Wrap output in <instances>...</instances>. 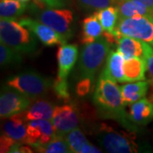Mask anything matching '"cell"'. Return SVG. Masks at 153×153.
<instances>
[{
	"instance_id": "obj_29",
	"label": "cell",
	"mask_w": 153,
	"mask_h": 153,
	"mask_svg": "<svg viewBox=\"0 0 153 153\" xmlns=\"http://www.w3.org/2000/svg\"><path fill=\"white\" fill-rule=\"evenodd\" d=\"M80 4L87 8L101 10L109 6L116 5L117 0H78Z\"/></svg>"
},
{
	"instance_id": "obj_25",
	"label": "cell",
	"mask_w": 153,
	"mask_h": 153,
	"mask_svg": "<svg viewBox=\"0 0 153 153\" xmlns=\"http://www.w3.org/2000/svg\"><path fill=\"white\" fill-rule=\"evenodd\" d=\"M36 152L44 153H70L71 152L70 146L66 141V138L55 134L53 140L45 145L34 148Z\"/></svg>"
},
{
	"instance_id": "obj_3",
	"label": "cell",
	"mask_w": 153,
	"mask_h": 153,
	"mask_svg": "<svg viewBox=\"0 0 153 153\" xmlns=\"http://www.w3.org/2000/svg\"><path fill=\"white\" fill-rule=\"evenodd\" d=\"M109 52L110 44L104 38H100L93 43L85 44L78 59L77 71L79 78L89 77L94 80Z\"/></svg>"
},
{
	"instance_id": "obj_7",
	"label": "cell",
	"mask_w": 153,
	"mask_h": 153,
	"mask_svg": "<svg viewBox=\"0 0 153 153\" xmlns=\"http://www.w3.org/2000/svg\"><path fill=\"white\" fill-rule=\"evenodd\" d=\"M38 21L55 30L68 40L73 35L74 17L69 10L61 8H48L38 12Z\"/></svg>"
},
{
	"instance_id": "obj_8",
	"label": "cell",
	"mask_w": 153,
	"mask_h": 153,
	"mask_svg": "<svg viewBox=\"0 0 153 153\" xmlns=\"http://www.w3.org/2000/svg\"><path fill=\"white\" fill-rule=\"evenodd\" d=\"M8 86V85H7ZM33 100L16 89L4 87L0 95V116L2 118H8L11 116L26 111Z\"/></svg>"
},
{
	"instance_id": "obj_19",
	"label": "cell",
	"mask_w": 153,
	"mask_h": 153,
	"mask_svg": "<svg viewBox=\"0 0 153 153\" xmlns=\"http://www.w3.org/2000/svg\"><path fill=\"white\" fill-rule=\"evenodd\" d=\"M115 6L118 10L119 18H131L140 16H153L152 10L135 0H117Z\"/></svg>"
},
{
	"instance_id": "obj_6",
	"label": "cell",
	"mask_w": 153,
	"mask_h": 153,
	"mask_svg": "<svg viewBox=\"0 0 153 153\" xmlns=\"http://www.w3.org/2000/svg\"><path fill=\"white\" fill-rule=\"evenodd\" d=\"M115 30L119 38L128 36L153 46V16H140L119 18Z\"/></svg>"
},
{
	"instance_id": "obj_1",
	"label": "cell",
	"mask_w": 153,
	"mask_h": 153,
	"mask_svg": "<svg viewBox=\"0 0 153 153\" xmlns=\"http://www.w3.org/2000/svg\"><path fill=\"white\" fill-rule=\"evenodd\" d=\"M93 100L99 114L102 117L118 122L128 131H134L136 128L125 111L126 105L123 100L120 87L103 72L99 77Z\"/></svg>"
},
{
	"instance_id": "obj_11",
	"label": "cell",
	"mask_w": 153,
	"mask_h": 153,
	"mask_svg": "<svg viewBox=\"0 0 153 153\" xmlns=\"http://www.w3.org/2000/svg\"><path fill=\"white\" fill-rule=\"evenodd\" d=\"M55 136V129L52 122L45 119H37L27 122V137L26 145L33 148L49 142Z\"/></svg>"
},
{
	"instance_id": "obj_12",
	"label": "cell",
	"mask_w": 153,
	"mask_h": 153,
	"mask_svg": "<svg viewBox=\"0 0 153 153\" xmlns=\"http://www.w3.org/2000/svg\"><path fill=\"white\" fill-rule=\"evenodd\" d=\"M103 27V38L110 44H117L119 36L116 32V27L119 20V12L116 6H109L101 10H98L94 13Z\"/></svg>"
},
{
	"instance_id": "obj_22",
	"label": "cell",
	"mask_w": 153,
	"mask_h": 153,
	"mask_svg": "<svg viewBox=\"0 0 153 153\" xmlns=\"http://www.w3.org/2000/svg\"><path fill=\"white\" fill-rule=\"evenodd\" d=\"M55 106L50 102L44 100H38L33 105H31L27 109L24 111L27 121L45 119L52 120Z\"/></svg>"
},
{
	"instance_id": "obj_18",
	"label": "cell",
	"mask_w": 153,
	"mask_h": 153,
	"mask_svg": "<svg viewBox=\"0 0 153 153\" xmlns=\"http://www.w3.org/2000/svg\"><path fill=\"white\" fill-rule=\"evenodd\" d=\"M64 137L66 138L71 152L73 153H100L101 151L90 144L84 134L79 128H74L68 132Z\"/></svg>"
},
{
	"instance_id": "obj_21",
	"label": "cell",
	"mask_w": 153,
	"mask_h": 153,
	"mask_svg": "<svg viewBox=\"0 0 153 153\" xmlns=\"http://www.w3.org/2000/svg\"><path fill=\"white\" fill-rule=\"evenodd\" d=\"M103 33V27L97 16L94 13L93 15L86 17L82 21V35L81 43L88 44L93 43L100 38Z\"/></svg>"
},
{
	"instance_id": "obj_10",
	"label": "cell",
	"mask_w": 153,
	"mask_h": 153,
	"mask_svg": "<svg viewBox=\"0 0 153 153\" xmlns=\"http://www.w3.org/2000/svg\"><path fill=\"white\" fill-rule=\"evenodd\" d=\"M19 22L22 26L29 29L45 46L62 45L67 42L66 38L61 36L60 33L38 20H34L29 17H23L19 20Z\"/></svg>"
},
{
	"instance_id": "obj_33",
	"label": "cell",
	"mask_w": 153,
	"mask_h": 153,
	"mask_svg": "<svg viewBox=\"0 0 153 153\" xmlns=\"http://www.w3.org/2000/svg\"><path fill=\"white\" fill-rule=\"evenodd\" d=\"M135 1H138L143 4H145L151 10L153 11V0H135Z\"/></svg>"
},
{
	"instance_id": "obj_34",
	"label": "cell",
	"mask_w": 153,
	"mask_h": 153,
	"mask_svg": "<svg viewBox=\"0 0 153 153\" xmlns=\"http://www.w3.org/2000/svg\"><path fill=\"white\" fill-rule=\"evenodd\" d=\"M20 1H22V2H27L28 0H20Z\"/></svg>"
},
{
	"instance_id": "obj_32",
	"label": "cell",
	"mask_w": 153,
	"mask_h": 153,
	"mask_svg": "<svg viewBox=\"0 0 153 153\" xmlns=\"http://www.w3.org/2000/svg\"><path fill=\"white\" fill-rule=\"evenodd\" d=\"M13 139H11L10 137L7 136L4 134H2L1 140H0V152L2 153L10 152L11 149L13 146L16 144Z\"/></svg>"
},
{
	"instance_id": "obj_2",
	"label": "cell",
	"mask_w": 153,
	"mask_h": 153,
	"mask_svg": "<svg viewBox=\"0 0 153 153\" xmlns=\"http://www.w3.org/2000/svg\"><path fill=\"white\" fill-rule=\"evenodd\" d=\"M0 39L1 43L22 54L33 53L38 46L35 35L16 19H1Z\"/></svg>"
},
{
	"instance_id": "obj_26",
	"label": "cell",
	"mask_w": 153,
	"mask_h": 153,
	"mask_svg": "<svg viewBox=\"0 0 153 153\" xmlns=\"http://www.w3.org/2000/svg\"><path fill=\"white\" fill-rule=\"evenodd\" d=\"M22 60V53L13 49L8 45L0 44V64L2 66L20 63Z\"/></svg>"
},
{
	"instance_id": "obj_27",
	"label": "cell",
	"mask_w": 153,
	"mask_h": 153,
	"mask_svg": "<svg viewBox=\"0 0 153 153\" xmlns=\"http://www.w3.org/2000/svg\"><path fill=\"white\" fill-rule=\"evenodd\" d=\"M143 47H144V58L146 63V71L150 76L149 82H150L151 95L149 99L153 100V46L150 44L143 42Z\"/></svg>"
},
{
	"instance_id": "obj_13",
	"label": "cell",
	"mask_w": 153,
	"mask_h": 153,
	"mask_svg": "<svg viewBox=\"0 0 153 153\" xmlns=\"http://www.w3.org/2000/svg\"><path fill=\"white\" fill-rule=\"evenodd\" d=\"M78 56L77 46L75 44H62L57 52L58 79L67 81L71 70L76 64Z\"/></svg>"
},
{
	"instance_id": "obj_15",
	"label": "cell",
	"mask_w": 153,
	"mask_h": 153,
	"mask_svg": "<svg viewBox=\"0 0 153 153\" xmlns=\"http://www.w3.org/2000/svg\"><path fill=\"white\" fill-rule=\"evenodd\" d=\"M128 118L134 124L146 125L153 120V100L142 98L130 105Z\"/></svg>"
},
{
	"instance_id": "obj_28",
	"label": "cell",
	"mask_w": 153,
	"mask_h": 153,
	"mask_svg": "<svg viewBox=\"0 0 153 153\" xmlns=\"http://www.w3.org/2000/svg\"><path fill=\"white\" fill-rule=\"evenodd\" d=\"M53 88L55 90L57 97L63 100H68L70 99V94L68 89V82L67 81L60 80L56 78L54 81Z\"/></svg>"
},
{
	"instance_id": "obj_14",
	"label": "cell",
	"mask_w": 153,
	"mask_h": 153,
	"mask_svg": "<svg viewBox=\"0 0 153 153\" xmlns=\"http://www.w3.org/2000/svg\"><path fill=\"white\" fill-rule=\"evenodd\" d=\"M3 131L5 135L10 137L16 142L26 144L27 137V121L24 111L8 117V120L3 126Z\"/></svg>"
},
{
	"instance_id": "obj_16",
	"label": "cell",
	"mask_w": 153,
	"mask_h": 153,
	"mask_svg": "<svg viewBox=\"0 0 153 153\" xmlns=\"http://www.w3.org/2000/svg\"><path fill=\"white\" fill-rule=\"evenodd\" d=\"M123 102L126 105H130L138 100L145 98L150 89L149 80L128 82L120 87Z\"/></svg>"
},
{
	"instance_id": "obj_9",
	"label": "cell",
	"mask_w": 153,
	"mask_h": 153,
	"mask_svg": "<svg viewBox=\"0 0 153 153\" xmlns=\"http://www.w3.org/2000/svg\"><path fill=\"white\" fill-rule=\"evenodd\" d=\"M51 122L55 129V134L64 136L68 132L76 128L79 124L77 109L72 104L56 106Z\"/></svg>"
},
{
	"instance_id": "obj_31",
	"label": "cell",
	"mask_w": 153,
	"mask_h": 153,
	"mask_svg": "<svg viewBox=\"0 0 153 153\" xmlns=\"http://www.w3.org/2000/svg\"><path fill=\"white\" fill-rule=\"evenodd\" d=\"M37 5L49 7V8H62L66 4L67 0H33Z\"/></svg>"
},
{
	"instance_id": "obj_23",
	"label": "cell",
	"mask_w": 153,
	"mask_h": 153,
	"mask_svg": "<svg viewBox=\"0 0 153 153\" xmlns=\"http://www.w3.org/2000/svg\"><path fill=\"white\" fill-rule=\"evenodd\" d=\"M117 51L123 55L124 59L134 57L144 58L143 42L128 36H121L117 41Z\"/></svg>"
},
{
	"instance_id": "obj_4",
	"label": "cell",
	"mask_w": 153,
	"mask_h": 153,
	"mask_svg": "<svg viewBox=\"0 0 153 153\" xmlns=\"http://www.w3.org/2000/svg\"><path fill=\"white\" fill-rule=\"evenodd\" d=\"M7 85L32 100L43 97L53 87L54 81L34 71H23L7 80Z\"/></svg>"
},
{
	"instance_id": "obj_24",
	"label": "cell",
	"mask_w": 153,
	"mask_h": 153,
	"mask_svg": "<svg viewBox=\"0 0 153 153\" xmlns=\"http://www.w3.org/2000/svg\"><path fill=\"white\" fill-rule=\"evenodd\" d=\"M27 5L20 0H1L0 17L1 19H16L22 16Z\"/></svg>"
},
{
	"instance_id": "obj_30",
	"label": "cell",
	"mask_w": 153,
	"mask_h": 153,
	"mask_svg": "<svg viewBox=\"0 0 153 153\" xmlns=\"http://www.w3.org/2000/svg\"><path fill=\"white\" fill-rule=\"evenodd\" d=\"M93 79L89 77H84L80 78L79 82H77L76 87V92L79 96H84L87 94L89 93L92 84H93Z\"/></svg>"
},
{
	"instance_id": "obj_5",
	"label": "cell",
	"mask_w": 153,
	"mask_h": 153,
	"mask_svg": "<svg viewBox=\"0 0 153 153\" xmlns=\"http://www.w3.org/2000/svg\"><path fill=\"white\" fill-rule=\"evenodd\" d=\"M96 137L99 144L108 152L131 153L140 151L139 145L131 136L124 132L114 130L104 123L99 126Z\"/></svg>"
},
{
	"instance_id": "obj_17",
	"label": "cell",
	"mask_w": 153,
	"mask_h": 153,
	"mask_svg": "<svg viewBox=\"0 0 153 153\" xmlns=\"http://www.w3.org/2000/svg\"><path fill=\"white\" fill-rule=\"evenodd\" d=\"M124 60L123 55L119 51L110 50L106 59V65L102 72L114 82H125L123 70Z\"/></svg>"
},
{
	"instance_id": "obj_20",
	"label": "cell",
	"mask_w": 153,
	"mask_h": 153,
	"mask_svg": "<svg viewBox=\"0 0 153 153\" xmlns=\"http://www.w3.org/2000/svg\"><path fill=\"white\" fill-rule=\"evenodd\" d=\"M125 82L146 80V63L145 58L134 57L126 59L123 64Z\"/></svg>"
}]
</instances>
